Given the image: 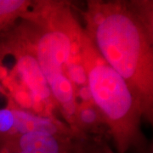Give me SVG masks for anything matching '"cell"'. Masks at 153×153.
Returning a JSON list of instances; mask_svg holds the SVG:
<instances>
[{"label": "cell", "instance_id": "8992f818", "mask_svg": "<svg viewBox=\"0 0 153 153\" xmlns=\"http://www.w3.org/2000/svg\"><path fill=\"white\" fill-rule=\"evenodd\" d=\"M84 147L86 153H117L103 134L85 135Z\"/></svg>", "mask_w": 153, "mask_h": 153}, {"label": "cell", "instance_id": "3957f363", "mask_svg": "<svg viewBox=\"0 0 153 153\" xmlns=\"http://www.w3.org/2000/svg\"><path fill=\"white\" fill-rule=\"evenodd\" d=\"M84 136L75 131L31 132L0 153H86Z\"/></svg>", "mask_w": 153, "mask_h": 153}, {"label": "cell", "instance_id": "277c9868", "mask_svg": "<svg viewBox=\"0 0 153 153\" xmlns=\"http://www.w3.org/2000/svg\"><path fill=\"white\" fill-rule=\"evenodd\" d=\"M102 128H106L104 118L92 100L79 102L75 114V131L82 135H100Z\"/></svg>", "mask_w": 153, "mask_h": 153}, {"label": "cell", "instance_id": "7a4b0ae2", "mask_svg": "<svg viewBox=\"0 0 153 153\" xmlns=\"http://www.w3.org/2000/svg\"><path fill=\"white\" fill-rule=\"evenodd\" d=\"M76 39L84 67L89 96L104 118L117 153L146 151L141 132L140 105L125 80L99 54L82 26H76Z\"/></svg>", "mask_w": 153, "mask_h": 153}, {"label": "cell", "instance_id": "5b68a950", "mask_svg": "<svg viewBox=\"0 0 153 153\" xmlns=\"http://www.w3.org/2000/svg\"><path fill=\"white\" fill-rule=\"evenodd\" d=\"M33 4V1L27 0H0V35L24 16Z\"/></svg>", "mask_w": 153, "mask_h": 153}, {"label": "cell", "instance_id": "6da1fadb", "mask_svg": "<svg viewBox=\"0 0 153 153\" xmlns=\"http://www.w3.org/2000/svg\"><path fill=\"white\" fill-rule=\"evenodd\" d=\"M88 37L125 80L153 121L152 2L89 0L80 11Z\"/></svg>", "mask_w": 153, "mask_h": 153}]
</instances>
